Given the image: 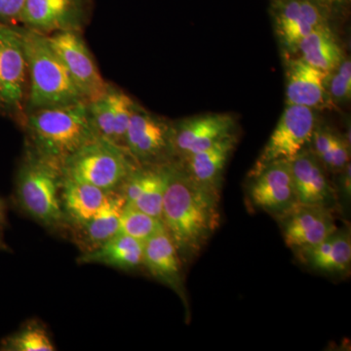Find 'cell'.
<instances>
[{
	"mask_svg": "<svg viewBox=\"0 0 351 351\" xmlns=\"http://www.w3.org/2000/svg\"><path fill=\"white\" fill-rule=\"evenodd\" d=\"M218 193L193 181L181 164H166L162 221L180 256L201 250L219 223Z\"/></svg>",
	"mask_w": 351,
	"mask_h": 351,
	"instance_id": "1",
	"label": "cell"
},
{
	"mask_svg": "<svg viewBox=\"0 0 351 351\" xmlns=\"http://www.w3.org/2000/svg\"><path fill=\"white\" fill-rule=\"evenodd\" d=\"M21 128L27 147L62 168L69 157L98 137L85 101L29 112Z\"/></svg>",
	"mask_w": 351,
	"mask_h": 351,
	"instance_id": "2",
	"label": "cell"
},
{
	"mask_svg": "<svg viewBox=\"0 0 351 351\" xmlns=\"http://www.w3.org/2000/svg\"><path fill=\"white\" fill-rule=\"evenodd\" d=\"M63 168L25 145L15 178L18 207L41 226L57 230L66 223L62 207Z\"/></svg>",
	"mask_w": 351,
	"mask_h": 351,
	"instance_id": "3",
	"label": "cell"
},
{
	"mask_svg": "<svg viewBox=\"0 0 351 351\" xmlns=\"http://www.w3.org/2000/svg\"><path fill=\"white\" fill-rule=\"evenodd\" d=\"M24 39L29 66L27 114L44 108L86 103L46 36L24 27Z\"/></svg>",
	"mask_w": 351,
	"mask_h": 351,
	"instance_id": "4",
	"label": "cell"
},
{
	"mask_svg": "<svg viewBox=\"0 0 351 351\" xmlns=\"http://www.w3.org/2000/svg\"><path fill=\"white\" fill-rule=\"evenodd\" d=\"M138 166L125 149L97 137L69 157L63 173L69 179L112 191H119Z\"/></svg>",
	"mask_w": 351,
	"mask_h": 351,
	"instance_id": "5",
	"label": "cell"
},
{
	"mask_svg": "<svg viewBox=\"0 0 351 351\" xmlns=\"http://www.w3.org/2000/svg\"><path fill=\"white\" fill-rule=\"evenodd\" d=\"M29 66L24 27L0 23V117L22 127L27 117Z\"/></svg>",
	"mask_w": 351,
	"mask_h": 351,
	"instance_id": "6",
	"label": "cell"
},
{
	"mask_svg": "<svg viewBox=\"0 0 351 351\" xmlns=\"http://www.w3.org/2000/svg\"><path fill=\"white\" fill-rule=\"evenodd\" d=\"M124 145L138 165L168 163L174 156L172 125L136 103L127 127Z\"/></svg>",
	"mask_w": 351,
	"mask_h": 351,
	"instance_id": "7",
	"label": "cell"
},
{
	"mask_svg": "<svg viewBox=\"0 0 351 351\" xmlns=\"http://www.w3.org/2000/svg\"><path fill=\"white\" fill-rule=\"evenodd\" d=\"M316 127V114L311 108L287 105L269 142L263 147L250 177L258 174L267 164L291 160L311 143Z\"/></svg>",
	"mask_w": 351,
	"mask_h": 351,
	"instance_id": "8",
	"label": "cell"
},
{
	"mask_svg": "<svg viewBox=\"0 0 351 351\" xmlns=\"http://www.w3.org/2000/svg\"><path fill=\"white\" fill-rule=\"evenodd\" d=\"M94 0H25L21 25L43 36L82 32L89 24Z\"/></svg>",
	"mask_w": 351,
	"mask_h": 351,
	"instance_id": "9",
	"label": "cell"
},
{
	"mask_svg": "<svg viewBox=\"0 0 351 351\" xmlns=\"http://www.w3.org/2000/svg\"><path fill=\"white\" fill-rule=\"evenodd\" d=\"M46 38L86 103L105 93L108 83L101 75L82 32H60Z\"/></svg>",
	"mask_w": 351,
	"mask_h": 351,
	"instance_id": "10",
	"label": "cell"
},
{
	"mask_svg": "<svg viewBox=\"0 0 351 351\" xmlns=\"http://www.w3.org/2000/svg\"><path fill=\"white\" fill-rule=\"evenodd\" d=\"M252 178L249 195L256 206L280 217L299 205L290 160L267 164Z\"/></svg>",
	"mask_w": 351,
	"mask_h": 351,
	"instance_id": "11",
	"label": "cell"
},
{
	"mask_svg": "<svg viewBox=\"0 0 351 351\" xmlns=\"http://www.w3.org/2000/svg\"><path fill=\"white\" fill-rule=\"evenodd\" d=\"M234 119L226 113L198 115L172 125L174 156L182 158L204 151L221 138L230 135Z\"/></svg>",
	"mask_w": 351,
	"mask_h": 351,
	"instance_id": "12",
	"label": "cell"
},
{
	"mask_svg": "<svg viewBox=\"0 0 351 351\" xmlns=\"http://www.w3.org/2000/svg\"><path fill=\"white\" fill-rule=\"evenodd\" d=\"M280 218L285 243L295 251L320 243L338 230L330 208L299 204Z\"/></svg>",
	"mask_w": 351,
	"mask_h": 351,
	"instance_id": "13",
	"label": "cell"
},
{
	"mask_svg": "<svg viewBox=\"0 0 351 351\" xmlns=\"http://www.w3.org/2000/svg\"><path fill=\"white\" fill-rule=\"evenodd\" d=\"M298 202L308 206L331 208L336 193L324 166L306 147L290 160Z\"/></svg>",
	"mask_w": 351,
	"mask_h": 351,
	"instance_id": "14",
	"label": "cell"
},
{
	"mask_svg": "<svg viewBox=\"0 0 351 351\" xmlns=\"http://www.w3.org/2000/svg\"><path fill=\"white\" fill-rule=\"evenodd\" d=\"M329 73L314 68L306 61L293 60L287 69L286 103L311 110L331 108L334 105L328 92Z\"/></svg>",
	"mask_w": 351,
	"mask_h": 351,
	"instance_id": "15",
	"label": "cell"
},
{
	"mask_svg": "<svg viewBox=\"0 0 351 351\" xmlns=\"http://www.w3.org/2000/svg\"><path fill=\"white\" fill-rule=\"evenodd\" d=\"M166 164L138 166L119 189L127 203L160 219L166 186Z\"/></svg>",
	"mask_w": 351,
	"mask_h": 351,
	"instance_id": "16",
	"label": "cell"
},
{
	"mask_svg": "<svg viewBox=\"0 0 351 351\" xmlns=\"http://www.w3.org/2000/svg\"><path fill=\"white\" fill-rule=\"evenodd\" d=\"M143 265L152 276L184 298L181 258L167 230L156 233L145 241Z\"/></svg>",
	"mask_w": 351,
	"mask_h": 351,
	"instance_id": "17",
	"label": "cell"
},
{
	"mask_svg": "<svg viewBox=\"0 0 351 351\" xmlns=\"http://www.w3.org/2000/svg\"><path fill=\"white\" fill-rule=\"evenodd\" d=\"M237 143L235 136L230 134L204 151L182 158V169L200 186L219 195L221 174Z\"/></svg>",
	"mask_w": 351,
	"mask_h": 351,
	"instance_id": "18",
	"label": "cell"
},
{
	"mask_svg": "<svg viewBox=\"0 0 351 351\" xmlns=\"http://www.w3.org/2000/svg\"><path fill=\"white\" fill-rule=\"evenodd\" d=\"M112 191H103L64 176L61 202L66 223L75 228L86 223L108 202Z\"/></svg>",
	"mask_w": 351,
	"mask_h": 351,
	"instance_id": "19",
	"label": "cell"
},
{
	"mask_svg": "<svg viewBox=\"0 0 351 351\" xmlns=\"http://www.w3.org/2000/svg\"><path fill=\"white\" fill-rule=\"evenodd\" d=\"M302 263L329 274H346L350 269L351 239L348 230H337L320 243L297 251Z\"/></svg>",
	"mask_w": 351,
	"mask_h": 351,
	"instance_id": "20",
	"label": "cell"
},
{
	"mask_svg": "<svg viewBox=\"0 0 351 351\" xmlns=\"http://www.w3.org/2000/svg\"><path fill=\"white\" fill-rule=\"evenodd\" d=\"M145 242L117 233L93 250L83 252L80 263H101L122 270L137 269L143 265Z\"/></svg>",
	"mask_w": 351,
	"mask_h": 351,
	"instance_id": "21",
	"label": "cell"
},
{
	"mask_svg": "<svg viewBox=\"0 0 351 351\" xmlns=\"http://www.w3.org/2000/svg\"><path fill=\"white\" fill-rule=\"evenodd\" d=\"M126 200L119 191H112L100 211L83 225L76 226V239L84 252L93 250L119 233L120 217Z\"/></svg>",
	"mask_w": 351,
	"mask_h": 351,
	"instance_id": "22",
	"label": "cell"
},
{
	"mask_svg": "<svg viewBox=\"0 0 351 351\" xmlns=\"http://www.w3.org/2000/svg\"><path fill=\"white\" fill-rule=\"evenodd\" d=\"M274 27L284 49L298 51L299 44L314 31L307 19L302 0H276L272 6Z\"/></svg>",
	"mask_w": 351,
	"mask_h": 351,
	"instance_id": "23",
	"label": "cell"
},
{
	"mask_svg": "<svg viewBox=\"0 0 351 351\" xmlns=\"http://www.w3.org/2000/svg\"><path fill=\"white\" fill-rule=\"evenodd\" d=\"M302 59L314 68L332 73L343 61V50L330 25L318 27L299 44Z\"/></svg>",
	"mask_w": 351,
	"mask_h": 351,
	"instance_id": "24",
	"label": "cell"
},
{
	"mask_svg": "<svg viewBox=\"0 0 351 351\" xmlns=\"http://www.w3.org/2000/svg\"><path fill=\"white\" fill-rule=\"evenodd\" d=\"M309 144L313 147L311 152L325 169L341 173L350 163V143L328 127H315Z\"/></svg>",
	"mask_w": 351,
	"mask_h": 351,
	"instance_id": "25",
	"label": "cell"
},
{
	"mask_svg": "<svg viewBox=\"0 0 351 351\" xmlns=\"http://www.w3.org/2000/svg\"><path fill=\"white\" fill-rule=\"evenodd\" d=\"M56 346L53 343L49 332L40 323L32 321L21 328L0 343L2 351H54Z\"/></svg>",
	"mask_w": 351,
	"mask_h": 351,
	"instance_id": "26",
	"label": "cell"
},
{
	"mask_svg": "<svg viewBox=\"0 0 351 351\" xmlns=\"http://www.w3.org/2000/svg\"><path fill=\"white\" fill-rule=\"evenodd\" d=\"M164 230L166 228L162 219L145 213L129 203L124 205L120 217L119 233L145 242Z\"/></svg>",
	"mask_w": 351,
	"mask_h": 351,
	"instance_id": "27",
	"label": "cell"
},
{
	"mask_svg": "<svg viewBox=\"0 0 351 351\" xmlns=\"http://www.w3.org/2000/svg\"><path fill=\"white\" fill-rule=\"evenodd\" d=\"M328 92L332 104H343L351 98V62L343 59L341 64L328 76Z\"/></svg>",
	"mask_w": 351,
	"mask_h": 351,
	"instance_id": "28",
	"label": "cell"
},
{
	"mask_svg": "<svg viewBox=\"0 0 351 351\" xmlns=\"http://www.w3.org/2000/svg\"><path fill=\"white\" fill-rule=\"evenodd\" d=\"M25 0H0V23L21 25V16Z\"/></svg>",
	"mask_w": 351,
	"mask_h": 351,
	"instance_id": "29",
	"label": "cell"
},
{
	"mask_svg": "<svg viewBox=\"0 0 351 351\" xmlns=\"http://www.w3.org/2000/svg\"><path fill=\"white\" fill-rule=\"evenodd\" d=\"M341 173L343 174V178H341V184H343V191H345L346 195H348V197H350L351 180L350 164L348 163V165L346 166L345 169L341 171Z\"/></svg>",
	"mask_w": 351,
	"mask_h": 351,
	"instance_id": "30",
	"label": "cell"
},
{
	"mask_svg": "<svg viewBox=\"0 0 351 351\" xmlns=\"http://www.w3.org/2000/svg\"><path fill=\"white\" fill-rule=\"evenodd\" d=\"M311 1L319 4L320 6L324 7L325 9H329L332 8V7L341 6L348 3L350 0H311Z\"/></svg>",
	"mask_w": 351,
	"mask_h": 351,
	"instance_id": "31",
	"label": "cell"
},
{
	"mask_svg": "<svg viewBox=\"0 0 351 351\" xmlns=\"http://www.w3.org/2000/svg\"><path fill=\"white\" fill-rule=\"evenodd\" d=\"M7 226V203L0 197V228L3 230Z\"/></svg>",
	"mask_w": 351,
	"mask_h": 351,
	"instance_id": "32",
	"label": "cell"
},
{
	"mask_svg": "<svg viewBox=\"0 0 351 351\" xmlns=\"http://www.w3.org/2000/svg\"><path fill=\"white\" fill-rule=\"evenodd\" d=\"M2 228H0V250L9 251V247L7 246L5 242H4L3 235H2Z\"/></svg>",
	"mask_w": 351,
	"mask_h": 351,
	"instance_id": "33",
	"label": "cell"
}]
</instances>
